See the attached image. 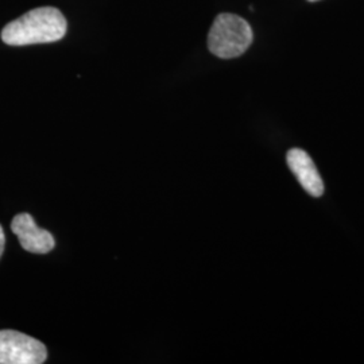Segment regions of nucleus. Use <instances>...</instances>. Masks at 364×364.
<instances>
[{"mask_svg": "<svg viewBox=\"0 0 364 364\" xmlns=\"http://www.w3.org/2000/svg\"><path fill=\"white\" fill-rule=\"evenodd\" d=\"M65 33L63 13L54 7H41L10 22L3 28L1 39L10 46H27L60 41Z\"/></svg>", "mask_w": 364, "mask_h": 364, "instance_id": "f257e3e1", "label": "nucleus"}, {"mask_svg": "<svg viewBox=\"0 0 364 364\" xmlns=\"http://www.w3.org/2000/svg\"><path fill=\"white\" fill-rule=\"evenodd\" d=\"M252 28L235 14H220L209 30L208 48L219 58H235L247 50L252 42Z\"/></svg>", "mask_w": 364, "mask_h": 364, "instance_id": "f03ea898", "label": "nucleus"}, {"mask_svg": "<svg viewBox=\"0 0 364 364\" xmlns=\"http://www.w3.org/2000/svg\"><path fill=\"white\" fill-rule=\"evenodd\" d=\"M48 358L46 347L25 333L0 331V364H41Z\"/></svg>", "mask_w": 364, "mask_h": 364, "instance_id": "7ed1b4c3", "label": "nucleus"}, {"mask_svg": "<svg viewBox=\"0 0 364 364\" xmlns=\"http://www.w3.org/2000/svg\"><path fill=\"white\" fill-rule=\"evenodd\" d=\"M11 230L18 236L21 246L28 252L48 254L55 246L53 235L39 228L28 213L16 215L11 223Z\"/></svg>", "mask_w": 364, "mask_h": 364, "instance_id": "20e7f679", "label": "nucleus"}, {"mask_svg": "<svg viewBox=\"0 0 364 364\" xmlns=\"http://www.w3.org/2000/svg\"><path fill=\"white\" fill-rule=\"evenodd\" d=\"M287 166L293 171L301 186L313 197L324 195V182L309 154L301 149H291L287 156Z\"/></svg>", "mask_w": 364, "mask_h": 364, "instance_id": "39448f33", "label": "nucleus"}, {"mask_svg": "<svg viewBox=\"0 0 364 364\" xmlns=\"http://www.w3.org/2000/svg\"><path fill=\"white\" fill-rule=\"evenodd\" d=\"M4 246H6V236H4V231H3V227L0 225V258L3 255V251H4Z\"/></svg>", "mask_w": 364, "mask_h": 364, "instance_id": "423d86ee", "label": "nucleus"}, {"mask_svg": "<svg viewBox=\"0 0 364 364\" xmlns=\"http://www.w3.org/2000/svg\"><path fill=\"white\" fill-rule=\"evenodd\" d=\"M308 1H317V0H308Z\"/></svg>", "mask_w": 364, "mask_h": 364, "instance_id": "0eeeda50", "label": "nucleus"}]
</instances>
